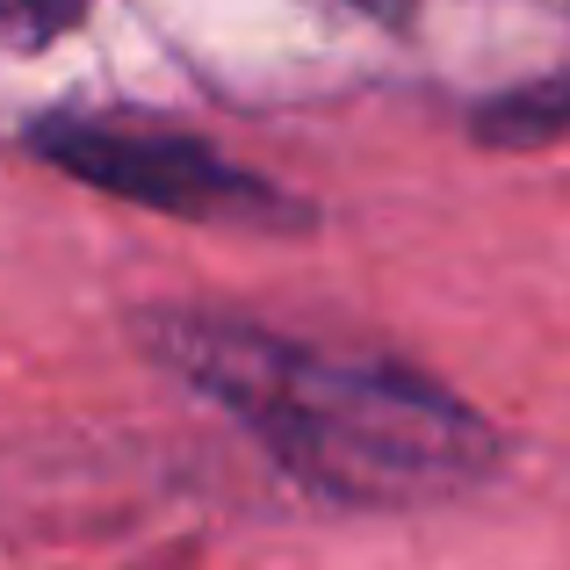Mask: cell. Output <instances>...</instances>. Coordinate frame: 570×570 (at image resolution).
<instances>
[{
	"instance_id": "obj_5",
	"label": "cell",
	"mask_w": 570,
	"mask_h": 570,
	"mask_svg": "<svg viewBox=\"0 0 570 570\" xmlns=\"http://www.w3.org/2000/svg\"><path fill=\"white\" fill-rule=\"evenodd\" d=\"M347 8L376 14V22H404V14H412V0H347Z\"/></svg>"
},
{
	"instance_id": "obj_4",
	"label": "cell",
	"mask_w": 570,
	"mask_h": 570,
	"mask_svg": "<svg viewBox=\"0 0 570 570\" xmlns=\"http://www.w3.org/2000/svg\"><path fill=\"white\" fill-rule=\"evenodd\" d=\"M87 14V0H0V43L8 51H37V43L66 37Z\"/></svg>"
},
{
	"instance_id": "obj_1",
	"label": "cell",
	"mask_w": 570,
	"mask_h": 570,
	"mask_svg": "<svg viewBox=\"0 0 570 570\" xmlns=\"http://www.w3.org/2000/svg\"><path fill=\"white\" fill-rule=\"evenodd\" d=\"M153 347L333 505H433L484 484L499 441L441 383L232 318H159Z\"/></svg>"
},
{
	"instance_id": "obj_2",
	"label": "cell",
	"mask_w": 570,
	"mask_h": 570,
	"mask_svg": "<svg viewBox=\"0 0 570 570\" xmlns=\"http://www.w3.org/2000/svg\"><path fill=\"white\" fill-rule=\"evenodd\" d=\"M51 167L80 174V181L124 195L145 209H174V217H203V224H282V203L267 181L238 174L232 159H217L209 145H195L188 130L167 124H138V116H43L29 130Z\"/></svg>"
},
{
	"instance_id": "obj_3",
	"label": "cell",
	"mask_w": 570,
	"mask_h": 570,
	"mask_svg": "<svg viewBox=\"0 0 570 570\" xmlns=\"http://www.w3.org/2000/svg\"><path fill=\"white\" fill-rule=\"evenodd\" d=\"M563 130H570V72L542 87H520V95H499L476 116V138L491 145H542V138H563Z\"/></svg>"
}]
</instances>
